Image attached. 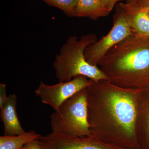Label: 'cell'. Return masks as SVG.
<instances>
[{
  "label": "cell",
  "mask_w": 149,
  "mask_h": 149,
  "mask_svg": "<svg viewBox=\"0 0 149 149\" xmlns=\"http://www.w3.org/2000/svg\"><path fill=\"white\" fill-rule=\"evenodd\" d=\"M99 63L118 75L149 78V38L130 35L110 49Z\"/></svg>",
  "instance_id": "1"
},
{
  "label": "cell",
  "mask_w": 149,
  "mask_h": 149,
  "mask_svg": "<svg viewBox=\"0 0 149 149\" xmlns=\"http://www.w3.org/2000/svg\"><path fill=\"white\" fill-rule=\"evenodd\" d=\"M97 41L94 33L83 35L80 39L75 36L68 37L54 62L53 67L59 82H68L78 76L89 77L96 82L107 79L101 70L85 59L86 48Z\"/></svg>",
  "instance_id": "2"
},
{
  "label": "cell",
  "mask_w": 149,
  "mask_h": 149,
  "mask_svg": "<svg viewBox=\"0 0 149 149\" xmlns=\"http://www.w3.org/2000/svg\"><path fill=\"white\" fill-rule=\"evenodd\" d=\"M85 89L63 102L51 115L52 133L78 137H93L88 120Z\"/></svg>",
  "instance_id": "3"
},
{
  "label": "cell",
  "mask_w": 149,
  "mask_h": 149,
  "mask_svg": "<svg viewBox=\"0 0 149 149\" xmlns=\"http://www.w3.org/2000/svg\"><path fill=\"white\" fill-rule=\"evenodd\" d=\"M133 34L128 13L119 6L113 26L106 35L90 45L85 52V59L97 65L110 49Z\"/></svg>",
  "instance_id": "4"
},
{
  "label": "cell",
  "mask_w": 149,
  "mask_h": 149,
  "mask_svg": "<svg viewBox=\"0 0 149 149\" xmlns=\"http://www.w3.org/2000/svg\"><path fill=\"white\" fill-rule=\"evenodd\" d=\"M93 81L88 80L85 76H78L68 82H59L54 85L42 82L35 91V95L43 103L50 106L56 111L63 102L88 88Z\"/></svg>",
  "instance_id": "5"
},
{
  "label": "cell",
  "mask_w": 149,
  "mask_h": 149,
  "mask_svg": "<svg viewBox=\"0 0 149 149\" xmlns=\"http://www.w3.org/2000/svg\"><path fill=\"white\" fill-rule=\"evenodd\" d=\"M106 100L110 111L125 136L134 141L136 110L133 97L126 93L113 91L108 94Z\"/></svg>",
  "instance_id": "6"
},
{
  "label": "cell",
  "mask_w": 149,
  "mask_h": 149,
  "mask_svg": "<svg viewBox=\"0 0 149 149\" xmlns=\"http://www.w3.org/2000/svg\"><path fill=\"white\" fill-rule=\"evenodd\" d=\"M43 149H120L102 144L93 137L57 134L51 132L37 140Z\"/></svg>",
  "instance_id": "7"
},
{
  "label": "cell",
  "mask_w": 149,
  "mask_h": 149,
  "mask_svg": "<svg viewBox=\"0 0 149 149\" xmlns=\"http://www.w3.org/2000/svg\"><path fill=\"white\" fill-rule=\"evenodd\" d=\"M119 6L128 13L133 34L149 38V15L148 8L136 1L121 3Z\"/></svg>",
  "instance_id": "8"
},
{
  "label": "cell",
  "mask_w": 149,
  "mask_h": 149,
  "mask_svg": "<svg viewBox=\"0 0 149 149\" xmlns=\"http://www.w3.org/2000/svg\"><path fill=\"white\" fill-rule=\"evenodd\" d=\"M17 97L15 94L8 96L3 106L1 109V119L4 128V136H16L26 133L20 124L16 111Z\"/></svg>",
  "instance_id": "9"
},
{
  "label": "cell",
  "mask_w": 149,
  "mask_h": 149,
  "mask_svg": "<svg viewBox=\"0 0 149 149\" xmlns=\"http://www.w3.org/2000/svg\"><path fill=\"white\" fill-rule=\"evenodd\" d=\"M110 13L102 0H78L76 17L97 20L100 17L107 16Z\"/></svg>",
  "instance_id": "10"
},
{
  "label": "cell",
  "mask_w": 149,
  "mask_h": 149,
  "mask_svg": "<svg viewBox=\"0 0 149 149\" xmlns=\"http://www.w3.org/2000/svg\"><path fill=\"white\" fill-rule=\"evenodd\" d=\"M40 134L33 130L22 135L0 137V149H22L26 144L38 140Z\"/></svg>",
  "instance_id": "11"
},
{
  "label": "cell",
  "mask_w": 149,
  "mask_h": 149,
  "mask_svg": "<svg viewBox=\"0 0 149 149\" xmlns=\"http://www.w3.org/2000/svg\"><path fill=\"white\" fill-rule=\"evenodd\" d=\"M48 5L61 10L70 17H76L78 0H42Z\"/></svg>",
  "instance_id": "12"
},
{
  "label": "cell",
  "mask_w": 149,
  "mask_h": 149,
  "mask_svg": "<svg viewBox=\"0 0 149 149\" xmlns=\"http://www.w3.org/2000/svg\"><path fill=\"white\" fill-rule=\"evenodd\" d=\"M8 96L6 95V86L3 83L0 84V109L5 103Z\"/></svg>",
  "instance_id": "13"
},
{
  "label": "cell",
  "mask_w": 149,
  "mask_h": 149,
  "mask_svg": "<svg viewBox=\"0 0 149 149\" xmlns=\"http://www.w3.org/2000/svg\"><path fill=\"white\" fill-rule=\"evenodd\" d=\"M102 1L104 6L111 12L114 8L116 4L118 2L120 1H125V0H102Z\"/></svg>",
  "instance_id": "14"
},
{
  "label": "cell",
  "mask_w": 149,
  "mask_h": 149,
  "mask_svg": "<svg viewBox=\"0 0 149 149\" xmlns=\"http://www.w3.org/2000/svg\"><path fill=\"white\" fill-rule=\"evenodd\" d=\"M24 149H43L37 140L29 142L24 146Z\"/></svg>",
  "instance_id": "15"
},
{
  "label": "cell",
  "mask_w": 149,
  "mask_h": 149,
  "mask_svg": "<svg viewBox=\"0 0 149 149\" xmlns=\"http://www.w3.org/2000/svg\"><path fill=\"white\" fill-rule=\"evenodd\" d=\"M139 3L142 6L145 8H149V0H141L136 1Z\"/></svg>",
  "instance_id": "16"
},
{
  "label": "cell",
  "mask_w": 149,
  "mask_h": 149,
  "mask_svg": "<svg viewBox=\"0 0 149 149\" xmlns=\"http://www.w3.org/2000/svg\"><path fill=\"white\" fill-rule=\"evenodd\" d=\"M127 1V2L138 1H141V0H125Z\"/></svg>",
  "instance_id": "17"
},
{
  "label": "cell",
  "mask_w": 149,
  "mask_h": 149,
  "mask_svg": "<svg viewBox=\"0 0 149 149\" xmlns=\"http://www.w3.org/2000/svg\"><path fill=\"white\" fill-rule=\"evenodd\" d=\"M148 129H149L148 133H149V127H148Z\"/></svg>",
  "instance_id": "18"
},
{
  "label": "cell",
  "mask_w": 149,
  "mask_h": 149,
  "mask_svg": "<svg viewBox=\"0 0 149 149\" xmlns=\"http://www.w3.org/2000/svg\"><path fill=\"white\" fill-rule=\"evenodd\" d=\"M148 8V13H149V8Z\"/></svg>",
  "instance_id": "19"
},
{
  "label": "cell",
  "mask_w": 149,
  "mask_h": 149,
  "mask_svg": "<svg viewBox=\"0 0 149 149\" xmlns=\"http://www.w3.org/2000/svg\"><path fill=\"white\" fill-rule=\"evenodd\" d=\"M22 149H24V148H22Z\"/></svg>",
  "instance_id": "20"
}]
</instances>
